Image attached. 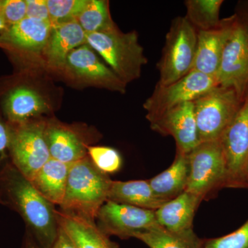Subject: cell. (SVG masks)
<instances>
[{
  "label": "cell",
  "instance_id": "cell-8",
  "mask_svg": "<svg viewBox=\"0 0 248 248\" xmlns=\"http://www.w3.org/2000/svg\"><path fill=\"white\" fill-rule=\"evenodd\" d=\"M217 86L215 78L195 71L168 86L156 84L151 97L143 104L147 120L151 122L173 108L194 102Z\"/></svg>",
  "mask_w": 248,
  "mask_h": 248
},
{
  "label": "cell",
  "instance_id": "cell-32",
  "mask_svg": "<svg viewBox=\"0 0 248 248\" xmlns=\"http://www.w3.org/2000/svg\"><path fill=\"white\" fill-rule=\"evenodd\" d=\"M10 141V132L9 125H6L0 118V161L3 159L5 152L8 151ZM0 204L4 205L2 199L0 195Z\"/></svg>",
  "mask_w": 248,
  "mask_h": 248
},
{
  "label": "cell",
  "instance_id": "cell-36",
  "mask_svg": "<svg viewBox=\"0 0 248 248\" xmlns=\"http://www.w3.org/2000/svg\"><path fill=\"white\" fill-rule=\"evenodd\" d=\"M9 29V26L6 24L1 11H0V37L3 35V34Z\"/></svg>",
  "mask_w": 248,
  "mask_h": 248
},
{
  "label": "cell",
  "instance_id": "cell-7",
  "mask_svg": "<svg viewBox=\"0 0 248 248\" xmlns=\"http://www.w3.org/2000/svg\"><path fill=\"white\" fill-rule=\"evenodd\" d=\"M189 175L185 191L203 200L217 187L225 186L226 166L221 142H202L187 154Z\"/></svg>",
  "mask_w": 248,
  "mask_h": 248
},
{
  "label": "cell",
  "instance_id": "cell-27",
  "mask_svg": "<svg viewBox=\"0 0 248 248\" xmlns=\"http://www.w3.org/2000/svg\"><path fill=\"white\" fill-rule=\"evenodd\" d=\"M89 1V0H46L52 26L76 22Z\"/></svg>",
  "mask_w": 248,
  "mask_h": 248
},
{
  "label": "cell",
  "instance_id": "cell-34",
  "mask_svg": "<svg viewBox=\"0 0 248 248\" xmlns=\"http://www.w3.org/2000/svg\"><path fill=\"white\" fill-rule=\"evenodd\" d=\"M234 14L248 29V0L238 2Z\"/></svg>",
  "mask_w": 248,
  "mask_h": 248
},
{
  "label": "cell",
  "instance_id": "cell-6",
  "mask_svg": "<svg viewBox=\"0 0 248 248\" xmlns=\"http://www.w3.org/2000/svg\"><path fill=\"white\" fill-rule=\"evenodd\" d=\"M46 126L45 122L31 120L9 125L8 151L11 162L30 181L51 159L46 140Z\"/></svg>",
  "mask_w": 248,
  "mask_h": 248
},
{
  "label": "cell",
  "instance_id": "cell-26",
  "mask_svg": "<svg viewBox=\"0 0 248 248\" xmlns=\"http://www.w3.org/2000/svg\"><path fill=\"white\" fill-rule=\"evenodd\" d=\"M77 21L86 33L102 32L117 27L111 18L108 1L104 0H89Z\"/></svg>",
  "mask_w": 248,
  "mask_h": 248
},
{
  "label": "cell",
  "instance_id": "cell-21",
  "mask_svg": "<svg viewBox=\"0 0 248 248\" xmlns=\"http://www.w3.org/2000/svg\"><path fill=\"white\" fill-rule=\"evenodd\" d=\"M48 110L45 99L29 88H16L8 94L5 100V114L10 124L24 123Z\"/></svg>",
  "mask_w": 248,
  "mask_h": 248
},
{
  "label": "cell",
  "instance_id": "cell-20",
  "mask_svg": "<svg viewBox=\"0 0 248 248\" xmlns=\"http://www.w3.org/2000/svg\"><path fill=\"white\" fill-rule=\"evenodd\" d=\"M108 200L151 210H157L167 202L155 195L148 180L112 181Z\"/></svg>",
  "mask_w": 248,
  "mask_h": 248
},
{
  "label": "cell",
  "instance_id": "cell-9",
  "mask_svg": "<svg viewBox=\"0 0 248 248\" xmlns=\"http://www.w3.org/2000/svg\"><path fill=\"white\" fill-rule=\"evenodd\" d=\"M217 81L218 86L234 90L243 100L248 94V29L236 16L223 48Z\"/></svg>",
  "mask_w": 248,
  "mask_h": 248
},
{
  "label": "cell",
  "instance_id": "cell-25",
  "mask_svg": "<svg viewBox=\"0 0 248 248\" xmlns=\"http://www.w3.org/2000/svg\"><path fill=\"white\" fill-rule=\"evenodd\" d=\"M223 0H186L185 17L197 31L219 27L220 11Z\"/></svg>",
  "mask_w": 248,
  "mask_h": 248
},
{
  "label": "cell",
  "instance_id": "cell-19",
  "mask_svg": "<svg viewBox=\"0 0 248 248\" xmlns=\"http://www.w3.org/2000/svg\"><path fill=\"white\" fill-rule=\"evenodd\" d=\"M86 44V33L79 23H66L52 27L45 53L50 65L62 68L66 66L68 54Z\"/></svg>",
  "mask_w": 248,
  "mask_h": 248
},
{
  "label": "cell",
  "instance_id": "cell-30",
  "mask_svg": "<svg viewBox=\"0 0 248 248\" xmlns=\"http://www.w3.org/2000/svg\"><path fill=\"white\" fill-rule=\"evenodd\" d=\"M0 11L9 28L27 17L26 0H1Z\"/></svg>",
  "mask_w": 248,
  "mask_h": 248
},
{
  "label": "cell",
  "instance_id": "cell-4",
  "mask_svg": "<svg viewBox=\"0 0 248 248\" xmlns=\"http://www.w3.org/2000/svg\"><path fill=\"white\" fill-rule=\"evenodd\" d=\"M197 31L185 16L174 18L166 36L157 63L159 86H168L192 71L197 50Z\"/></svg>",
  "mask_w": 248,
  "mask_h": 248
},
{
  "label": "cell",
  "instance_id": "cell-23",
  "mask_svg": "<svg viewBox=\"0 0 248 248\" xmlns=\"http://www.w3.org/2000/svg\"><path fill=\"white\" fill-rule=\"evenodd\" d=\"M71 164L50 159L32 179V185L50 203L62 205L66 192Z\"/></svg>",
  "mask_w": 248,
  "mask_h": 248
},
{
  "label": "cell",
  "instance_id": "cell-24",
  "mask_svg": "<svg viewBox=\"0 0 248 248\" xmlns=\"http://www.w3.org/2000/svg\"><path fill=\"white\" fill-rule=\"evenodd\" d=\"M135 238L150 248H201L202 243L193 229L183 232H173L159 225L139 233Z\"/></svg>",
  "mask_w": 248,
  "mask_h": 248
},
{
  "label": "cell",
  "instance_id": "cell-22",
  "mask_svg": "<svg viewBox=\"0 0 248 248\" xmlns=\"http://www.w3.org/2000/svg\"><path fill=\"white\" fill-rule=\"evenodd\" d=\"M188 175L187 154L177 151L175 159L169 169L149 179L148 182L155 195L168 202L186 190Z\"/></svg>",
  "mask_w": 248,
  "mask_h": 248
},
{
  "label": "cell",
  "instance_id": "cell-37",
  "mask_svg": "<svg viewBox=\"0 0 248 248\" xmlns=\"http://www.w3.org/2000/svg\"><path fill=\"white\" fill-rule=\"evenodd\" d=\"M245 177H246V186L248 187V159L246 164V170H245Z\"/></svg>",
  "mask_w": 248,
  "mask_h": 248
},
{
  "label": "cell",
  "instance_id": "cell-17",
  "mask_svg": "<svg viewBox=\"0 0 248 248\" xmlns=\"http://www.w3.org/2000/svg\"><path fill=\"white\" fill-rule=\"evenodd\" d=\"M59 225L78 248H120L97 226L95 221L57 210Z\"/></svg>",
  "mask_w": 248,
  "mask_h": 248
},
{
  "label": "cell",
  "instance_id": "cell-15",
  "mask_svg": "<svg viewBox=\"0 0 248 248\" xmlns=\"http://www.w3.org/2000/svg\"><path fill=\"white\" fill-rule=\"evenodd\" d=\"M45 135L51 159L72 164L88 156L84 138L69 127L46 124Z\"/></svg>",
  "mask_w": 248,
  "mask_h": 248
},
{
  "label": "cell",
  "instance_id": "cell-35",
  "mask_svg": "<svg viewBox=\"0 0 248 248\" xmlns=\"http://www.w3.org/2000/svg\"><path fill=\"white\" fill-rule=\"evenodd\" d=\"M20 248H42L36 242L30 233L26 231L25 235L23 239L22 246Z\"/></svg>",
  "mask_w": 248,
  "mask_h": 248
},
{
  "label": "cell",
  "instance_id": "cell-29",
  "mask_svg": "<svg viewBox=\"0 0 248 248\" xmlns=\"http://www.w3.org/2000/svg\"><path fill=\"white\" fill-rule=\"evenodd\" d=\"M201 248H248V220L231 234L216 239L202 240Z\"/></svg>",
  "mask_w": 248,
  "mask_h": 248
},
{
  "label": "cell",
  "instance_id": "cell-1",
  "mask_svg": "<svg viewBox=\"0 0 248 248\" xmlns=\"http://www.w3.org/2000/svg\"><path fill=\"white\" fill-rule=\"evenodd\" d=\"M0 195L4 205L22 217L37 244L51 248L59 231L57 209L11 162L0 169Z\"/></svg>",
  "mask_w": 248,
  "mask_h": 248
},
{
  "label": "cell",
  "instance_id": "cell-18",
  "mask_svg": "<svg viewBox=\"0 0 248 248\" xmlns=\"http://www.w3.org/2000/svg\"><path fill=\"white\" fill-rule=\"evenodd\" d=\"M52 27L51 23L27 17L10 27L0 37V43L27 51H40L48 44Z\"/></svg>",
  "mask_w": 248,
  "mask_h": 248
},
{
  "label": "cell",
  "instance_id": "cell-31",
  "mask_svg": "<svg viewBox=\"0 0 248 248\" xmlns=\"http://www.w3.org/2000/svg\"><path fill=\"white\" fill-rule=\"evenodd\" d=\"M27 17L50 22L46 0H26Z\"/></svg>",
  "mask_w": 248,
  "mask_h": 248
},
{
  "label": "cell",
  "instance_id": "cell-33",
  "mask_svg": "<svg viewBox=\"0 0 248 248\" xmlns=\"http://www.w3.org/2000/svg\"><path fill=\"white\" fill-rule=\"evenodd\" d=\"M51 248H78L64 230L59 225L58 236Z\"/></svg>",
  "mask_w": 248,
  "mask_h": 248
},
{
  "label": "cell",
  "instance_id": "cell-2",
  "mask_svg": "<svg viewBox=\"0 0 248 248\" xmlns=\"http://www.w3.org/2000/svg\"><path fill=\"white\" fill-rule=\"evenodd\" d=\"M112 180L97 169L89 155L71 164L61 210L95 221L108 201Z\"/></svg>",
  "mask_w": 248,
  "mask_h": 248
},
{
  "label": "cell",
  "instance_id": "cell-13",
  "mask_svg": "<svg viewBox=\"0 0 248 248\" xmlns=\"http://www.w3.org/2000/svg\"><path fill=\"white\" fill-rule=\"evenodd\" d=\"M236 16L222 19L219 27L197 31V50L192 71L200 72L217 79L223 48L232 30Z\"/></svg>",
  "mask_w": 248,
  "mask_h": 248
},
{
  "label": "cell",
  "instance_id": "cell-12",
  "mask_svg": "<svg viewBox=\"0 0 248 248\" xmlns=\"http://www.w3.org/2000/svg\"><path fill=\"white\" fill-rule=\"evenodd\" d=\"M150 124L154 131L174 138L177 151L188 154L200 143L193 102L173 108Z\"/></svg>",
  "mask_w": 248,
  "mask_h": 248
},
{
  "label": "cell",
  "instance_id": "cell-14",
  "mask_svg": "<svg viewBox=\"0 0 248 248\" xmlns=\"http://www.w3.org/2000/svg\"><path fill=\"white\" fill-rule=\"evenodd\" d=\"M66 66L77 76L89 82L110 91L125 92L127 84L110 68L99 61L92 48L88 45L72 50L67 56Z\"/></svg>",
  "mask_w": 248,
  "mask_h": 248
},
{
  "label": "cell",
  "instance_id": "cell-11",
  "mask_svg": "<svg viewBox=\"0 0 248 248\" xmlns=\"http://www.w3.org/2000/svg\"><path fill=\"white\" fill-rule=\"evenodd\" d=\"M97 225L107 236L120 239L135 238L158 224L155 210H147L108 200L99 210Z\"/></svg>",
  "mask_w": 248,
  "mask_h": 248
},
{
  "label": "cell",
  "instance_id": "cell-28",
  "mask_svg": "<svg viewBox=\"0 0 248 248\" xmlns=\"http://www.w3.org/2000/svg\"><path fill=\"white\" fill-rule=\"evenodd\" d=\"M88 155L94 166L106 174L117 172L122 165L120 153L105 146H88Z\"/></svg>",
  "mask_w": 248,
  "mask_h": 248
},
{
  "label": "cell",
  "instance_id": "cell-16",
  "mask_svg": "<svg viewBox=\"0 0 248 248\" xmlns=\"http://www.w3.org/2000/svg\"><path fill=\"white\" fill-rule=\"evenodd\" d=\"M202 200L198 196L184 191L155 210L158 224L173 232H183L193 229L194 217Z\"/></svg>",
  "mask_w": 248,
  "mask_h": 248
},
{
  "label": "cell",
  "instance_id": "cell-5",
  "mask_svg": "<svg viewBox=\"0 0 248 248\" xmlns=\"http://www.w3.org/2000/svg\"><path fill=\"white\" fill-rule=\"evenodd\" d=\"M242 102L234 90L220 86L194 101L200 143L219 140Z\"/></svg>",
  "mask_w": 248,
  "mask_h": 248
},
{
  "label": "cell",
  "instance_id": "cell-3",
  "mask_svg": "<svg viewBox=\"0 0 248 248\" xmlns=\"http://www.w3.org/2000/svg\"><path fill=\"white\" fill-rule=\"evenodd\" d=\"M86 45L97 51L125 84L138 79L148 63L136 31L124 33L117 27L86 33Z\"/></svg>",
  "mask_w": 248,
  "mask_h": 248
},
{
  "label": "cell",
  "instance_id": "cell-10",
  "mask_svg": "<svg viewBox=\"0 0 248 248\" xmlns=\"http://www.w3.org/2000/svg\"><path fill=\"white\" fill-rule=\"evenodd\" d=\"M226 166L225 186H246L245 170L248 159V94L219 140Z\"/></svg>",
  "mask_w": 248,
  "mask_h": 248
}]
</instances>
